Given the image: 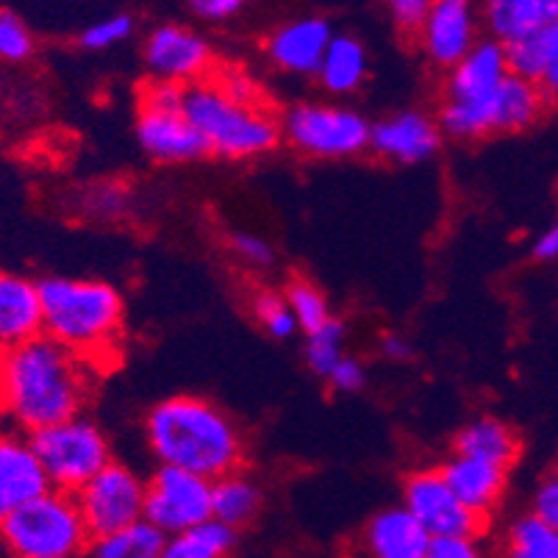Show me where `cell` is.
Segmentation results:
<instances>
[{
    "mask_svg": "<svg viewBox=\"0 0 558 558\" xmlns=\"http://www.w3.org/2000/svg\"><path fill=\"white\" fill-rule=\"evenodd\" d=\"M98 369L39 333L0 353V414L23 434H37L84 414Z\"/></svg>",
    "mask_w": 558,
    "mask_h": 558,
    "instance_id": "6da1fadb",
    "label": "cell"
},
{
    "mask_svg": "<svg viewBox=\"0 0 558 558\" xmlns=\"http://www.w3.org/2000/svg\"><path fill=\"white\" fill-rule=\"evenodd\" d=\"M145 442L159 466H179L215 484L242 470L247 439L240 423L197 395H172L145 414Z\"/></svg>",
    "mask_w": 558,
    "mask_h": 558,
    "instance_id": "7a4b0ae2",
    "label": "cell"
},
{
    "mask_svg": "<svg viewBox=\"0 0 558 558\" xmlns=\"http://www.w3.org/2000/svg\"><path fill=\"white\" fill-rule=\"evenodd\" d=\"M43 333L104 369L125 337L123 292L100 278L50 276L39 281Z\"/></svg>",
    "mask_w": 558,
    "mask_h": 558,
    "instance_id": "3957f363",
    "label": "cell"
},
{
    "mask_svg": "<svg viewBox=\"0 0 558 558\" xmlns=\"http://www.w3.org/2000/svg\"><path fill=\"white\" fill-rule=\"evenodd\" d=\"M184 111L209 156L222 161H253L281 145V114L267 104H240L211 78L184 89Z\"/></svg>",
    "mask_w": 558,
    "mask_h": 558,
    "instance_id": "277c9868",
    "label": "cell"
},
{
    "mask_svg": "<svg viewBox=\"0 0 558 558\" xmlns=\"http://www.w3.org/2000/svg\"><path fill=\"white\" fill-rule=\"evenodd\" d=\"M511 75L506 45L484 37L456 68H450L439 89L436 123L448 140L478 142L492 136V106L497 89Z\"/></svg>",
    "mask_w": 558,
    "mask_h": 558,
    "instance_id": "5b68a950",
    "label": "cell"
},
{
    "mask_svg": "<svg viewBox=\"0 0 558 558\" xmlns=\"http://www.w3.org/2000/svg\"><path fill=\"white\" fill-rule=\"evenodd\" d=\"M93 534L86 531L75 495L48 489L43 497L0 522L3 558H86Z\"/></svg>",
    "mask_w": 558,
    "mask_h": 558,
    "instance_id": "8992f818",
    "label": "cell"
},
{
    "mask_svg": "<svg viewBox=\"0 0 558 558\" xmlns=\"http://www.w3.org/2000/svg\"><path fill=\"white\" fill-rule=\"evenodd\" d=\"M373 123L356 106L331 98L298 100L281 114V140L312 161H348L369 154Z\"/></svg>",
    "mask_w": 558,
    "mask_h": 558,
    "instance_id": "52a82bcc",
    "label": "cell"
},
{
    "mask_svg": "<svg viewBox=\"0 0 558 558\" xmlns=\"http://www.w3.org/2000/svg\"><path fill=\"white\" fill-rule=\"evenodd\" d=\"M184 89L186 86L167 81H148L140 89L134 120L136 145L156 165H195L209 156L184 111Z\"/></svg>",
    "mask_w": 558,
    "mask_h": 558,
    "instance_id": "ba28073f",
    "label": "cell"
},
{
    "mask_svg": "<svg viewBox=\"0 0 558 558\" xmlns=\"http://www.w3.org/2000/svg\"><path fill=\"white\" fill-rule=\"evenodd\" d=\"M50 489L75 495L114 461L111 439L93 417L78 414L28 436Z\"/></svg>",
    "mask_w": 558,
    "mask_h": 558,
    "instance_id": "9c48e42d",
    "label": "cell"
},
{
    "mask_svg": "<svg viewBox=\"0 0 558 558\" xmlns=\"http://www.w3.org/2000/svg\"><path fill=\"white\" fill-rule=\"evenodd\" d=\"M145 495H148V478L125 461H111L89 484L75 492V504L84 517L86 531L95 539L145 520Z\"/></svg>",
    "mask_w": 558,
    "mask_h": 558,
    "instance_id": "30bf717a",
    "label": "cell"
},
{
    "mask_svg": "<svg viewBox=\"0 0 558 558\" xmlns=\"http://www.w3.org/2000/svg\"><path fill=\"white\" fill-rule=\"evenodd\" d=\"M142 62L150 81L192 86L211 78L217 70L215 48L197 28L184 23L154 25L142 43Z\"/></svg>",
    "mask_w": 558,
    "mask_h": 558,
    "instance_id": "8fae6325",
    "label": "cell"
},
{
    "mask_svg": "<svg viewBox=\"0 0 558 558\" xmlns=\"http://www.w3.org/2000/svg\"><path fill=\"white\" fill-rule=\"evenodd\" d=\"M145 520L165 536L184 534L211 520V481L179 466H156L148 478Z\"/></svg>",
    "mask_w": 558,
    "mask_h": 558,
    "instance_id": "7c38bea8",
    "label": "cell"
},
{
    "mask_svg": "<svg viewBox=\"0 0 558 558\" xmlns=\"http://www.w3.org/2000/svg\"><path fill=\"white\" fill-rule=\"evenodd\" d=\"M400 506L428 531L430 539H456V536H478L481 522L445 481L439 466H417L405 475Z\"/></svg>",
    "mask_w": 558,
    "mask_h": 558,
    "instance_id": "4fadbf2b",
    "label": "cell"
},
{
    "mask_svg": "<svg viewBox=\"0 0 558 558\" xmlns=\"http://www.w3.org/2000/svg\"><path fill=\"white\" fill-rule=\"evenodd\" d=\"M414 39L425 62L448 73L484 39L481 0H430L428 14Z\"/></svg>",
    "mask_w": 558,
    "mask_h": 558,
    "instance_id": "5bb4252c",
    "label": "cell"
},
{
    "mask_svg": "<svg viewBox=\"0 0 558 558\" xmlns=\"http://www.w3.org/2000/svg\"><path fill=\"white\" fill-rule=\"evenodd\" d=\"M445 134L436 114L425 109H400L380 117L369 134V154L384 165L417 167L442 150Z\"/></svg>",
    "mask_w": 558,
    "mask_h": 558,
    "instance_id": "9a60e30c",
    "label": "cell"
},
{
    "mask_svg": "<svg viewBox=\"0 0 558 558\" xmlns=\"http://www.w3.org/2000/svg\"><path fill=\"white\" fill-rule=\"evenodd\" d=\"M333 25L317 14L283 20L264 37V59L292 78H314L333 39Z\"/></svg>",
    "mask_w": 558,
    "mask_h": 558,
    "instance_id": "2e32d148",
    "label": "cell"
},
{
    "mask_svg": "<svg viewBox=\"0 0 558 558\" xmlns=\"http://www.w3.org/2000/svg\"><path fill=\"white\" fill-rule=\"evenodd\" d=\"M50 489L32 439L23 430L0 434V522Z\"/></svg>",
    "mask_w": 558,
    "mask_h": 558,
    "instance_id": "e0dca14e",
    "label": "cell"
},
{
    "mask_svg": "<svg viewBox=\"0 0 558 558\" xmlns=\"http://www.w3.org/2000/svg\"><path fill=\"white\" fill-rule=\"evenodd\" d=\"M439 470H442L453 495L464 504V509L473 511L481 522H486L500 509V500H504L506 489H509V466L450 453L439 464Z\"/></svg>",
    "mask_w": 558,
    "mask_h": 558,
    "instance_id": "ac0fdd59",
    "label": "cell"
},
{
    "mask_svg": "<svg viewBox=\"0 0 558 558\" xmlns=\"http://www.w3.org/2000/svg\"><path fill=\"white\" fill-rule=\"evenodd\" d=\"M430 542L428 531L400 504L375 511L362 534L367 558H425Z\"/></svg>",
    "mask_w": 558,
    "mask_h": 558,
    "instance_id": "d6986e66",
    "label": "cell"
},
{
    "mask_svg": "<svg viewBox=\"0 0 558 558\" xmlns=\"http://www.w3.org/2000/svg\"><path fill=\"white\" fill-rule=\"evenodd\" d=\"M43 333L39 283L20 272L0 270V353Z\"/></svg>",
    "mask_w": 558,
    "mask_h": 558,
    "instance_id": "ffe728a7",
    "label": "cell"
},
{
    "mask_svg": "<svg viewBox=\"0 0 558 558\" xmlns=\"http://www.w3.org/2000/svg\"><path fill=\"white\" fill-rule=\"evenodd\" d=\"M373 70L367 45L353 34H333L317 70V86L331 100H348L362 93Z\"/></svg>",
    "mask_w": 558,
    "mask_h": 558,
    "instance_id": "44dd1931",
    "label": "cell"
},
{
    "mask_svg": "<svg viewBox=\"0 0 558 558\" xmlns=\"http://www.w3.org/2000/svg\"><path fill=\"white\" fill-rule=\"evenodd\" d=\"M558 20V0H481L484 37L511 45Z\"/></svg>",
    "mask_w": 558,
    "mask_h": 558,
    "instance_id": "7402d4cb",
    "label": "cell"
},
{
    "mask_svg": "<svg viewBox=\"0 0 558 558\" xmlns=\"http://www.w3.org/2000/svg\"><path fill=\"white\" fill-rule=\"evenodd\" d=\"M509 70L539 86L547 104H558V20L542 32L506 45Z\"/></svg>",
    "mask_w": 558,
    "mask_h": 558,
    "instance_id": "603a6c76",
    "label": "cell"
},
{
    "mask_svg": "<svg viewBox=\"0 0 558 558\" xmlns=\"http://www.w3.org/2000/svg\"><path fill=\"white\" fill-rule=\"evenodd\" d=\"M453 453L504 464L511 470L517 456H520V436L506 420L478 414V417L461 425L459 434L453 436Z\"/></svg>",
    "mask_w": 558,
    "mask_h": 558,
    "instance_id": "cb8c5ba5",
    "label": "cell"
},
{
    "mask_svg": "<svg viewBox=\"0 0 558 558\" xmlns=\"http://www.w3.org/2000/svg\"><path fill=\"white\" fill-rule=\"evenodd\" d=\"M264 506V489L256 475L242 470L222 475L211 484V520L233 527L240 534L242 527L251 525Z\"/></svg>",
    "mask_w": 558,
    "mask_h": 558,
    "instance_id": "d4e9b609",
    "label": "cell"
},
{
    "mask_svg": "<svg viewBox=\"0 0 558 558\" xmlns=\"http://www.w3.org/2000/svg\"><path fill=\"white\" fill-rule=\"evenodd\" d=\"M495 558H558V531L531 511L514 517L500 534Z\"/></svg>",
    "mask_w": 558,
    "mask_h": 558,
    "instance_id": "484cf974",
    "label": "cell"
},
{
    "mask_svg": "<svg viewBox=\"0 0 558 558\" xmlns=\"http://www.w3.org/2000/svg\"><path fill=\"white\" fill-rule=\"evenodd\" d=\"M167 536L156 531L148 520H140L114 534L95 536L89 542L86 558H161Z\"/></svg>",
    "mask_w": 558,
    "mask_h": 558,
    "instance_id": "4316f807",
    "label": "cell"
},
{
    "mask_svg": "<svg viewBox=\"0 0 558 558\" xmlns=\"http://www.w3.org/2000/svg\"><path fill=\"white\" fill-rule=\"evenodd\" d=\"M236 542H240V534L233 527L209 520L190 527L184 534L167 536L161 558H231Z\"/></svg>",
    "mask_w": 558,
    "mask_h": 558,
    "instance_id": "83f0119b",
    "label": "cell"
},
{
    "mask_svg": "<svg viewBox=\"0 0 558 558\" xmlns=\"http://www.w3.org/2000/svg\"><path fill=\"white\" fill-rule=\"evenodd\" d=\"M283 295H287L289 308L295 314V323H298V331L308 333L319 331L323 326H328L333 319V308L328 303L326 292L312 283L308 278H292L283 289Z\"/></svg>",
    "mask_w": 558,
    "mask_h": 558,
    "instance_id": "f1b7e54d",
    "label": "cell"
},
{
    "mask_svg": "<svg viewBox=\"0 0 558 558\" xmlns=\"http://www.w3.org/2000/svg\"><path fill=\"white\" fill-rule=\"evenodd\" d=\"M247 306H251L253 323H256L270 339L287 342V339H292L298 333L295 314L289 308L287 295H283L281 289H256L251 295V301H247Z\"/></svg>",
    "mask_w": 558,
    "mask_h": 558,
    "instance_id": "f546056e",
    "label": "cell"
},
{
    "mask_svg": "<svg viewBox=\"0 0 558 558\" xmlns=\"http://www.w3.org/2000/svg\"><path fill=\"white\" fill-rule=\"evenodd\" d=\"M344 339H348V331H344V323L339 317H333L331 323L319 328V331L308 333L303 359H306V367L312 369L317 378L326 380L328 375H331V369L342 362Z\"/></svg>",
    "mask_w": 558,
    "mask_h": 558,
    "instance_id": "4dcf8cb0",
    "label": "cell"
},
{
    "mask_svg": "<svg viewBox=\"0 0 558 558\" xmlns=\"http://www.w3.org/2000/svg\"><path fill=\"white\" fill-rule=\"evenodd\" d=\"M136 34V17L131 12H114L104 20H95L78 34V48L89 53H104V50L125 45Z\"/></svg>",
    "mask_w": 558,
    "mask_h": 558,
    "instance_id": "1f68e13d",
    "label": "cell"
},
{
    "mask_svg": "<svg viewBox=\"0 0 558 558\" xmlns=\"http://www.w3.org/2000/svg\"><path fill=\"white\" fill-rule=\"evenodd\" d=\"M37 50V37L14 9H0V62L23 64Z\"/></svg>",
    "mask_w": 558,
    "mask_h": 558,
    "instance_id": "d6a6232c",
    "label": "cell"
},
{
    "mask_svg": "<svg viewBox=\"0 0 558 558\" xmlns=\"http://www.w3.org/2000/svg\"><path fill=\"white\" fill-rule=\"evenodd\" d=\"M226 247L233 262L242 264L245 270L264 272L276 264V247L267 236L256 231H242V228L240 231H228Z\"/></svg>",
    "mask_w": 558,
    "mask_h": 558,
    "instance_id": "836d02e7",
    "label": "cell"
},
{
    "mask_svg": "<svg viewBox=\"0 0 558 558\" xmlns=\"http://www.w3.org/2000/svg\"><path fill=\"white\" fill-rule=\"evenodd\" d=\"M211 81L220 86L228 98L240 100V104H267L262 93V84L247 70L236 68V64H222V68H217Z\"/></svg>",
    "mask_w": 558,
    "mask_h": 558,
    "instance_id": "e575fe53",
    "label": "cell"
},
{
    "mask_svg": "<svg viewBox=\"0 0 558 558\" xmlns=\"http://www.w3.org/2000/svg\"><path fill=\"white\" fill-rule=\"evenodd\" d=\"M531 514L558 531V466H553L536 484L534 497H531Z\"/></svg>",
    "mask_w": 558,
    "mask_h": 558,
    "instance_id": "d590c367",
    "label": "cell"
},
{
    "mask_svg": "<svg viewBox=\"0 0 558 558\" xmlns=\"http://www.w3.org/2000/svg\"><path fill=\"white\" fill-rule=\"evenodd\" d=\"M129 209V190L120 184H104L98 190L86 192V211L93 217H123Z\"/></svg>",
    "mask_w": 558,
    "mask_h": 558,
    "instance_id": "8d00e7d4",
    "label": "cell"
},
{
    "mask_svg": "<svg viewBox=\"0 0 558 558\" xmlns=\"http://www.w3.org/2000/svg\"><path fill=\"white\" fill-rule=\"evenodd\" d=\"M328 387L333 392H342V395H356L367 387V367L359 356L353 353H344L342 362L331 369V375L326 378Z\"/></svg>",
    "mask_w": 558,
    "mask_h": 558,
    "instance_id": "74e56055",
    "label": "cell"
},
{
    "mask_svg": "<svg viewBox=\"0 0 558 558\" xmlns=\"http://www.w3.org/2000/svg\"><path fill=\"white\" fill-rule=\"evenodd\" d=\"M389 20L395 23L400 34L405 37H417L420 25H423L425 14L430 9V0H384Z\"/></svg>",
    "mask_w": 558,
    "mask_h": 558,
    "instance_id": "f35d334b",
    "label": "cell"
},
{
    "mask_svg": "<svg viewBox=\"0 0 558 558\" xmlns=\"http://www.w3.org/2000/svg\"><path fill=\"white\" fill-rule=\"evenodd\" d=\"M192 17L209 25L231 23L245 12L247 0H184Z\"/></svg>",
    "mask_w": 558,
    "mask_h": 558,
    "instance_id": "ab89813d",
    "label": "cell"
},
{
    "mask_svg": "<svg viewBox=\"0 0 558 558\" xmlns=\"http://www.w3.org/2000/svg\"><path fill=\"white\" fill-rule=\"evenodd\" d=\"M425 558H495V553L478 536H456V539H434Z\"/></svg>",
    "mask_w": 558,
    "mask_h": 558,
    "instance_id": "60d3db41",
    "label": "cell"
},
{
    "mask_svg": "<svg viewBox=\"0 0 558 558\" xmlns=\"http://www.w3.org/2000/svg\"><path fill=\"white\" fill-rule=\"evenodd\" d=\"M378 350H380V356L392 364H405L414 359V344H411V339H405L403 333H395V331L380 337Z\"/></svg>",
    "mask_w": 558,
    "mask_h": 558,
    "instance_id": "b9f144b4",
    "label": "cell"
},
{
    "mask_svg": "<svg viewBox=\"0 0 558 558\" xmlns=\"http://www.w3.org/2000/svg\"><path fill=\"white\" fill-rule=\"evenodd\" d=\"M531 256L536 262H558V220H553L531 245Z\"/></svg>",
    "mask_w": 558,
    "mask_h": 558,
    "instance_id": "7bdbcfd3",
    "label": "cell"
}]
</instances>
